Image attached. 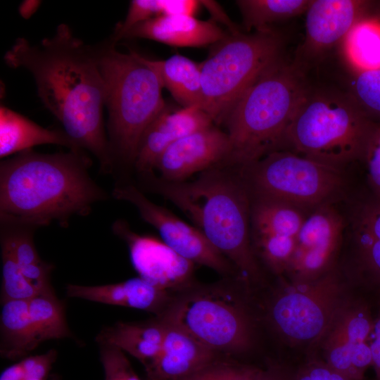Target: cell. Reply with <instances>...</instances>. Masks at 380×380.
Segmentation results:
<instances>
[{
    "label": "cell",
    "mask_w": 380,
    "mask_h": 380,
    "mask_svg": "<svg viewBox=\"0 0 380 380\" xmlns=\"http://www.w3.org/2000/svg\"><path fill=\"white\" fill-rule=\"evenodd\" d=\"M144 62L158 75L166 88L182 107L202 103L201 63L175 54L165 60H151L141 56Z\"/></svg>",
    "instance_id": "25"
},
{
    "label": "cell",
    "mask_w": 380,
    "mask_h": 380,
    "mask_svg": "<svg viewBox=\"0 0 380 380\" xmlns=\"http://www.w3.org/2000/svg\"><path fill=\"white\" fill-rule=\"evenodd\" d=\"M367 191L355 210L353 234L360 267L380 282V201Z\"/></svg>",
    "instance_id": "24"
},
{
    "label": "cell",
    "mask_w": 380,
    "mask_h": 380,
    "mask_svg": "<svg viewBox=\"0 0 380 380\" xmlns=\"http://www.w3.org/2000/svg\"><path fill=\"white\" fill-rule=\"evenodd\" d=\"M360 161L365 167L367 190L380 201V123L373 122Z\"/></svg>",
    "instance_id": "35"
},
{
    "label": "cell",
    "mask_w": 380,
    "mask_h": 380,
    "mask_svg": "<svg viewBox=\"0 0 380 380\" xmlns=\"http://www.w3.org/2000/svg\"><path fill=\"white\" fill-rule=\"evenodd\" d=\"M39 4L37 1H26L20 7V14L28 18L36 11Z\"/></svg>",
    "instance_id": "42"
},
{
    "label": "cell",
    "mask_w": 380,
    "mask_h": 380,
    "mask_svg": "<svg viewBox=\"0 0 380 380\" xmlns=\"http://www.w3.org/2000/svg\"><path fill=\"white\" fill-rule=\"evenodd\" d=\"M67 296L99 303L125 306L161 315L168 305L173 293L158 288L141 277L122 282L99 286L69 284Z\"/></svg>",
    "instance_id": "19"
},
{
    "label": "cell",
    "mask_w": 380,
    "mask_h": 380,
    "mask_svg": "<svg viewBox=\"0 0 380 380\" xmlns=\"http://www.w3.org/2000/svg\"><path fill=\"white\" fill-rule=\"evenodd\" d=\"M262 370L216 358L178 380H258Z\"/></svg>",
    "instance_id": "34"
},
{
    "label": "cell",
    "mask_w": 380,
    "mask_h": 380,
    "mask_svg": "<svg viewBox=\"0 0 380 380\" xmlns=\"http://www.w3.org/2000/svg\"><path fill=\"white\" fill-rule=\"evenodd\" d=\"M342 42L354 73L380 69V3L355 25Z\"/></svg>",
    "instance_id": "28"
},
{
    "label": "cell",
    "mask_w": 380,
    "mask_h": 380,
    "mask_svg": "<svg viewBox=\"0 0 380 380\" xmlns=\"http://www.w3.org/2000/svg\"><path fill=\"white\" fill-rule=\"evenodd\" d=\"M239 169L255 196L280 200L304 209L330 204L343 189L341 169L289 150L273 151Z\"/></svg>",
    "instance_id": "9"
},
{
    "label": "cell",
    "mask_w": 380,
    "mask_h": 380,
    "mask_svg": "<svg viewBox=\"0 0 380 380\" xmlns=\"http://www.w3.org/2000/svg\"><path fill=\"white\" fill-rule=\"evenodd\" d=\"M25 380H46V379L32 377V378H26Z\"/></svg>",
    "instance_id": "43"
},
{
    "label": "cell",
    "mask_w": 380,
    "mask_h": 380,
    "mask_svg": "<svg viewBox=\"0 0 380 380\" xmlns=\"http://www.w3.org/2000/svg\"><path fill=\"white\" fill-rule=\"evenodd\" d=\"M227 33L214 20H201L194 16L175 15L139 23L122 38H144L179 47H202L215 44Z\"/></svg>",
    "instance_id": "18"
},
{
    "label": "cell",
    "mask_w": 380,
    "mask_h": 380,
    "mask_svg": "<svg viewBox=\"0 0 380 380\" xmlns=\"http://www.w3.org/2000/svg\"><path fill=\"white\" fill-rule=\"evenodd\" d=\"M294 380H353L331 367L326 362H312L306 365Z\"/></svg>",
    "instance_id": "37"
},
{
    "label": "cell",
    "mask_w": 380,
    "mask_h": 380,
    "mask_svg": "<svg viewBox=\"0 0 380 380\" xmlns=\"http://www.w3.org/2000/svg\"><path fill=\"white\" fill-rule=\"evenodd\" d=\"M373 122L348 94L308 89L280 150L341 169L360 160Z\"/></svg>",
    "instance_id": "6"
},
{
    "label": "cell",
    "mask_w": 380,
    "mask_h": 380,
    "mask_svg": "<svg viewBox=\"0 0 380 380\" xmlns=\"http://www.w3.org/2000/svg\"><path fill=\"white\" fill-rule=\"evenodd\" d=\"M278 292L270 307V318L284 337L298 343L324 336L342 308V286L331 271L310 281H293Z\"/></svg>",
    "instance_id": "10"
},
{
    "label": "cell",
    "mask_w": 380,
    "mask_h": 380,
    "mask_svg": "<svg viewBox=\"0 0 380 380\" xmlns=\"http://www.w3.org/2000/svg\"><path fill=\"white\" fill-rule=\"evenodd\" d=\"M28 312L37 343L72 338L65 305L54 291L40 293L28 300Z\"/></svg>",
    "instance_id": "29"
},
{
    "label": "cell",
    "mask_w": 380,
    "mask_h": 380,
    "mask_svg": "<svg viewBox=\"0 0 380 380\" xmlns=\"http://www.w3.org/2000/svg\"><path fill=\"white\" fill-rule=\"evenodd\" d=\"M379 2L360 0H312L305 11V38L301 56H320L342 42L355 25Z\"/></svg>",
    "instance_id": "16"
},
{
    "label": "cell",
    "mask_w": 380,
    "mask_h": 380,
    "mask_svg": "<svg viewBox=\"0 0 380 380\" xmlns=\"http://www.w3.org/2000/svg\"><path fill=\"white\" fill-rule=\"evenodd\" d=\"M229 151L227 134L213 125L171 144L159 157L154 171L165 181H185L195 173L222 166Z\"/></svg>",
    "instance_id": "14"
},
{
    "label": "cell",
    "mask_w": 380,
    "mask_h": 380,
    "mask_svg": "<svg viewBox=\"0 0 380 380\" xmlns=\"http://www.w3.org/2000/svg\"><path fill=\"white\" fill-rule=\"evenodd\" d=\"M258 380H290L281 372L277 369H268L262 371V373Z\"/></svg>",
    "instance_id": "41"
},
{
    "label": "cell",
    "mask_w": 380,
    "mask_h": 380,
    "mask_svg": "<svg viewBox=\"0 0 380 380\" xmlns=\"http://www.w3.org/2000/svg\"><path fill=\"white\" fill-rule=\"evenodd\" d=\"M104 380H141L134 371L124 352L108 345H99Z\"/></svg>",
    "instance_id": "36"
},
{
    "label": "cell",
    "mask_w": 380,
    "mask_h": 380,
    "mask_svg": "<svg viewBox=\"0 0 380 380\" xmlns=\"http://www.w3.org/2000/svg\"><path fill=\"white\" fill-rule=\"evenodd\" d=\"M112 230L125 242L132 265L141 279L173 293L194 282L195 264L163 241L137 234L123 220H116L112 225Z\"/></svg>",
    "instance_id": "13"
},
{
    "label": "cell",
    "mask_w": 380,
    "mask_h": 380,
    "mask_svg": "<svg viewBox=\"0 0 380 380\" xmlns=\"http://www.w3.org/2000/svg\"><path fill=\"white\" fill-rule=\"evenodd\" d=\"M304 210L280 200L255 196L251 206V234L296 239L307 217Z\"/></svg>",
    "instance_id": "26"
},
{
    "label": "cell",
    "mask_w": 380,
    "mask_h": 380,
    "mask_svg": "<svg viewBox=\"0 0 380 380\" xmlns=\"http://www.w3.org/2000/svg\"><path fill=\"white\" fill-rule=\"evenodd\" d=\"M203 6L206 8L215 20H217L229 28V32H236L239 31L236 26L230 20L222 8L215 1H202Z\"/></svg>",
    "instance_id": "39"
},
{
    "label": "cell",
    "mask_w": 380,
    "mask_h": 380,
    "mask_svg": "<svg viewBox=\"0 0 380 380\" xmlns=\"http://www.w3.org/2000/svg\"><path fill=\"white\" fill-rule=\"evenodd\" d=\"M247 32L271 30V25L305 13L310 0H239L236 1Z\"/></svg>",
    "instance_id": "30"
},
{
    "label": "cell",
    "mask_w": 380,
    "mask_h": 380,
    "mask_svg": "<svg viewBox=\"0 0 380 380\" xmlns=\"http://www.w3.org/2000/svg\"><path fill=\"white\" fill-rule=\"evenodd\" d=\"M367 342L372 352V365L374 368L376 379L380 380V317L373 322Z\"/></svg>",
    "instance_id": "38"
},
{
    "label": "cell",
    "mask_w": 380,
    "mask_h": 380,
    "mask_svg": "<svg viewBox=\"0 0 380 380\" xmlns=\"http://www.w3.org/2000/svg\"><path fill=\"white\" fill-rule=\"evenodd\" d=\"M165 327L157 316L142 322H118L103 328L95 340L99 345L112 346L129 353L146 367L162 348Z\"/></svg>",
    "instance_id": "22"
},
{
    "label": "cell",
    "mask_w": 380,
    "mask_h": 380,
    "mask_svg": "<svg viewBox=\"0 0 380 380\" xmlns=\"http://www.w3.org/2000/svg\"><path fill=\"white\" fill-rule=\"evenodd\" d=\"M214 125L199 106L172 110L166 104L143 133L133 167L141 175L154 172L157 160L174 142Z\"/></svg>",
    "instance_id": "17"
},
{
    "label": "cell",
    "mask_w": 380,
    "mask_h": 380,
    "mask_svg": "<svg viewBox=\"0 0 380 380\" xmlns=\"http://www.w3.org/2000/svg\"><path fill=\"white\" fill-rule=\"evenodd\" d=\"M43 144H56L72 151L82 150L63 129L43 127L8 108L1 106V158Z\"/></svg>",
    "instance_id": "23"
},
{
    "label": "cell",
    "mask_w": 380,
    "mask_h": 380,
    "mask_svg": "<svg viewBox=\"0 0 380 380\" xmlns=\"http://www.w3.org/2000/svg\"><path fill=\"white\" fill-rule=\"evenodd\" d=\"M6 64L33 76L37 94L63 130L99 160L103 174L115 166L103 125L104 80L94 47L75 37L65 24L40 44L18 39L4 56Z\"/></svg>",
    "instance_id": "1"
},
{
    "label": "cell",
    "mask_w": 380,
    "mask_h": 380,
    "mask_svg": "<svg viewBox=\"0 0 380 380\" xmlns=\"http://www.w3.org/2000/svg\"><path fill=\"white\" fill-rule=\"evenodd\" d=\"M115 44L110 40L94 49L105 83L108 141L116 170L133 166L143 133L166 103L158 75L141 55L133 50L121 53Z\"/></svg>",
    "instance_id": "5"
},
{
    "label": "cell",
    "mask_w": 380,
    "mask_h": 380,
    "mask_svg": "<svg viewBox=\"0 0 380 380\" xmlns=\"http://www.w3.org/2000/svg\"><path fill=\"white\" fill-rule=\"evenodd\" d=\"M1 305L0 354L9 360L22 358L39 346L29 317L28 300H11Z\"/></svg>",
    "instance_id": "27"
},
{
    "label": "cell",
    "mask_w": 380,
    "mask_h": 380,
    "mask_svg": "<svg viewBox=\"0 0 380 380\" xmlns=\"http://www.w3.org/2000/svg\"><path fill=\"white\" fill-rule=\"evenodd\" d=\"M25 374L21 361L3 371L0 380H25Z\"/></svg>",
    "instance_id": "40"
},
{
    "label": "cell",
    "mask_w": 380,
    "mask_h": 380,
    "mask_svg": "<svg viewBox=\"0 0 380 380\" xmlns=\"http://www.w3.org/2000/svg\"><path fill=\"white\" fill-rule=\"evenodd\" d=\"M84 150L52 154L31 149L0 163V213L65 227L74 215H87L109 194L91 177Z\"/></svg>",
    "instance_id": "2"
},
{
    "label": "cell",
    "mask_w": 380,
    "mask_h": 380,
    "mask_svg": "<svg viewBox=\"0 0 380 380\" xmlns=\"http://www.w3.org/2000/svg\"><path fill=\"white\" fill-rule=\"evenodd\" d=\"M203 6L196 0H133L127 16L115 30L112 41L115 43L133 26L148 19L163 16L184 15L194 16Z\"/></svg>",
    "instance_id": "31"
},
{
    "label": "cell",
    "mask_w": 380,
    "mask_h": 380,
    "mask_svg": "<svg viewBox=\"0 0 380 380\" xmlns=\"http://www.w3.org/2000/svg\"><path fill=\"white\" fill-rule=\"evenodd\" d=\"M146 188L183 212L234 266L245 282L259 277L251 246L249 189L237 168L219 166L193 180L168 182L154 172L140 175Z\"/></svg>",
    "instance_id": "3"
},
{
    "label": "cell",
    "mask_w": 380,
    "mask_h": 380,
    "mask_svg": "<svg viewBox=\"0 0 380 380\" xmlns=\"http://www.w3.org/2000/svg\"><path fill=\"white\" fill-rule=\"evenodd\" d=\"M217 353H237L252 343V324L238 296L223 284L194 281L172 294L163 313L157 316Z\"/></svg>",
    "instance_id": "8"
},
{
    "label": "cell",
    "mask_w": 380,
    "mask_h": 380,
    "mask_svg": "<svg viewBox=\"0 0 380 380\" xmlns=\"http://www.w3.org/2000/svg\"><path fill=\"white\" fill-rule=\"evenodd\" d=\"M348 94L367 118L380 123V69L354 73Z\"/></svg>",
    "instance_id": "33"
},
{
    "label": "cell",
    "mask_w": 380,
    "mask_h": 380,
    "mask_svg": "<svg viewBox=\"0 0 380 380\" xmlns=\"http://www.w3.org/2000/svg\"><path fill=\"white\" fill-rule=\"evenodd\" d=\"M165 323L162 348L156 358L144 367L148 380H178L216 358V353L182 330Z\"/></svg>",
    "instance_id": "20"
},
{
    "label": "cell",
    "mask_w": 380,
    "mask_h": 380,
    "mask_svg": "<svg viewBox=\"0 0 380 380\" xmlns=\"http://www.w3.org/2000/svg\"><path fill=\"white\" fill-rule=\"evenodd\" d=\"M343 230V219L331 204L314 208L300 229L286 272L294 281H310L330 272Z\"/></svg>",
    "instance_id": "12"
},
{
    "label": "cell",
    "mask_w": 380,
    "mask_h": 380,
    "mask_svg": "<svg viewBox=\"0 0 380 380\" xmlns=\"http://www.w3.org/2000/svg\"><path fill=\"white\" fill-rule=\"evenodd\" d=\"M300 70L283 59L243 94L226 117L230 143L222 166L247 167L280 150L286 130L308 91Z\"/></svg>",
    "instance_id": "4"
},
{
    "label": "cell",
    "mask_w": 380,
    "mask_h": 380,
    "mask_svg": "<svg viewBox=\"0 0 380 380\" xmlns=\"http://www.w3.org/2000/svg\"><path fill=\"white\" fill-rule=\"evenodd\" d=\"M201 63L202 103L216 125L223 124L247 89L282 59V42L272 29L228 32Z\"/></svg>",
    "instance_id": "7"
},
{
    "label": "cell",
    "mask_w": 380,
    "mask_h": 380,
    "mask_svg": "<svg viewBox=\"0 0 380 380\" xmlns=\"http://www.w3.org/2000/svg\"><path fill=\"white\" fill-rule=\"evenodd\" d=\"M111 196L134 206L141 217L158 231L162 241L184 258L227 277L236 271L200 230L152 202L135 184L118 180Z\"/></svg>",
    "instance_id": "11"
},
{
    "label": "cell",
    "mask_w": 380,
    "mask_h": 380,
    "mask_svg": "<svg viewBox=\"0 0 380 380\" xmlns=\"http://www.w3.org/2000/svg\"><path fill=\"white\" fill-rule=\"evenodd\" d=\"M372 324L365 309L342 308L326 334V363L350 379L363 380L372 365L367 342Z\"/></svg>",
    "instance_id": "15"
},
{
    "label": "cell",
    "mask_w": 380,
    "mask_h": 380,
    "mask_svg": "<svg viewBox=\"0 0 380 380\" xmlns=\"http://www.w3.org/2000/svg\"><path fill=\"white\" fill-rule=\"evenodd\" d=\"M39 222L0 213V235L10 242L23 274L41 293L54 291L51 284L53 265L44 261L34 243Z\"/></svg>",
    "instance_id": "21"
},
{
    "label": "cell",
    "mask_w": 380,
    "mask_h": 380,
    "mask_svg": "<svg viewBox=\"0 0 380 380\" xmlns=\"http://www.w3.org/2000/svg\"><path fill=\"white\" fill-rule=\"evenodd\" d=\"M2 281L1 303L11 300H29L40 293L21 272L8 240L0 235Z\"/></svg>",
    "instance_id": "32"
}]
</instances>
